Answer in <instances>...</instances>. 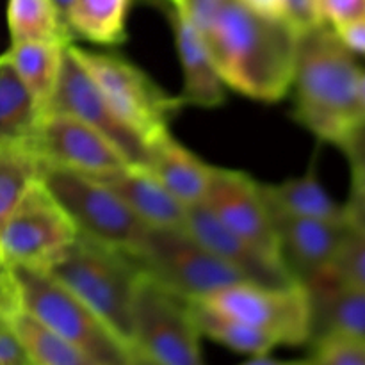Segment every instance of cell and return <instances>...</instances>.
I'll return each instance as SVG.
<instances>
[{
  "instance_id": "6da1fadb",
  "label": "cell",
  "mask_w": 365,
  "mask_h": 365,
  "mask_svg": "<svg viewBox=\"0 0 365 365\" xmlns=\"http://www.w3.org/2000/svg\"><path fill=\"white\" fill-rule=\"evenodd\" d=\"M299 31L227 0L205 38L225 86L246 98L280 102L291 91Z\"/></svg>"
},
{
  "instance_id": "7a4b0ae2",
  "label": "cell",
  "mask_w": 365,
  "mask_h": 365,
  "mask_svg": "<svg viewBox=\"0 0 365 365\" xmlns=\"http://www.w3.org/2000/svg\"><path fill=\"white\" fill-rule=\"evenodd\" d=\"M360 71L334 27L319 24L299 32L291 84L294 120L319 141L341 145L365 120Z\"/></svg>"
},
{
  "instance_id": "3957f363",
  "label": "cell",
  "mask_w": 365,
  "mask_h": 365,
  "mask_svg": "<svg viewBox=\"0 0 365 365\" xmlns=\"http://www.w3.org/2000/svg\"><path fill=\"white\" fill-rule=\"evenodd\" d=\"M43 271L82 299L132 348V299L141 274L134 257L77 234L66 252Z\"/></svg>"
},
{
  "instance_id": "277c9868",
  "label": "cell",
  "mask_w": 365,
  "mask_h": 365,
  "mask_svg": "<svg viewBox=\"0 0 365 365\" xmlns=\"http://www.w3.org/2000/svg\"><path fill=\"white\" fill-rule=\"evenodd\" d=\"M20 309L98 365H128L134 349L121 341L82 299L52 274L36 267H9Z\"/></svg>"
},
{
  "instance_id": "5b68a950",
  "label": "cell",
  "mask_w": 365,
  "mask_h": 365,
  "mask_svg": "<svg viewBox=\"0 0 365 365\" xmlns=\"http://www.w3.org/2000/svg\"><path fill=\"white\" fill-rule=\"evenodd\" d=\"M39 182L66 212L78 235L132 257L143 248L150 227L103 182L45 163Z\"/></svg>"
},
{
  "instance_id": "8992f818",
  "label": "cell",
  "mask_w": 365,
  "mask_h": 365,
  "mask_svg": "<svg viewBox=\"0 0 365 365\" xmlns=\"http://www.w3.org/2000/svg\"><path fill=\"white\" fill-rule=\"evenodd\" d=\"M200 341L191 302L141 271L132 299V349L157 365H205Z\"/></svg>"
},
{
  "instance_id": "52a82bcc",
  "label": "cell",
  "mask_w": 365,
  "mask_h": 365,
  "mask_svg": "<svg viewBox=\"0 0 365 365\" xmlns=\"http://www.w3.org/2000/svg\"><path fill=\"white\" fill-rule=\"evenodd\" d=\"M70 48L118 116L139 135L150 143L170 130L171 120L184 107L178 95H170L145 70L125 57L82 48L75 43H70Z\"/></svg>"
},
{
  "instance_id": "ba28073f",
  "label": "cell",
  "mask_w": 365,
  "mask_h": 365,
  "mask_svg": "<svg viewBox=\"0 0 365 365\" xmlns=\"http://www.w3.org/2000/svg\"><path fill=\"white\" fill-rule=\"evenodd\" d=\"M134 259L143 273L189 302L246 282L185 228H150Z\"/></svg>"
},
{
  "instance_id": "9c48e42d",
  "label": "cell",
  "mask_w": 365,
  "mask_h": 365,
  "mask_svg": "<svg viewBox=\"0 0 365 365\" xmlns=\"http://www.w3.org/2000/svg\"><path fill=\"white\" fill-rule=\"evenodd\" d=\"M269 335L278 346L310 342V302L303 284L260 285L235 282L203 299H195Z\"/></svg>"
},
{
  "instance_id": "30bf717a",
  "label": "cell",
  "mask_w": 365,
  "mask_h": 365,
  "mask_svg": "<svg viewBox=\"0 0 365 365\" xmlns=\"http://www.w3.org/2000/svg\"><path fill=\"white\" fill-rule=\"evenodd\" d=\"M75 237L70 217L38 180L0 230V264L46 269Z\"/></svg>"
},
{
  "instance_id": "8fae6325",
  "label": "cell",
  "mask_w": 365,
  "mask_h": 365,
  "mask_svg": "<svg viewBox=\"0 0 365 365\" xmlns=\"http://www.w3.org/2000/svg\"><path fill=\"white\" fill-rule=\"evenodd\" d=\"M46 113H63L82 121L116 146L130 166H146L148 141L118 116L102 89L73 56L70 45L64 48L59 81Z\"/></svg>"
},
{
  "instance_id": "7c38bea8",
  "label": "cell",
  "mask_w": 365,
  "mask_h": 365,
  "mask_svg": "<svg viewBox=\"0 0 365 365\" xmlns=\"http://www.w3.org/2000/svg\"><path fill=\"white\" fill-rule=\"evenodd\" d=\"M203 205L225 227L267 255L282 260L274 234L273 212L264 195L262 184L255 178L245 171L214 166L212 180Z\"/></svg>"
},
{
  "instance_id": "4fadbf2b",
  "label": "cell",
  "mask_w": 365,
  "mask_h": 365,
  "mask_svg": "<svg viewBox=\"0 0 365 365\" xmlns=\"http://www.w3.org/2000/svg\"><path fill=\"white\" fill-rule=\"evenodd\" d=\"M34 148L45 164L86 177H103L130 166L103 135L63 113L43 114Z\"/></svg>"
},
{
  "instance_id": "5bb4252c",
  "label": "cell",
  "mask_w": 365,
  "mask_h": 365,
  "mask_svg": "<svg viewBox=\"0 0 365 365\" xmlns=\"http://www.w3.org/2000/svg\"><path fill=\"white\" fill-rule=\"evenodd\" d=\"M184 228L221 262L234 269L242 280L274 287L299 284L292 278L282 260L267 255L225 227L203 203L187 207Z\"/></svg>"
},
{
  "instance_id": "9a60e30c",
  "label": "cell",
  "mask_w": 365,
  "mask_h": 365,
  "mask_svg": "<svg viewBox=\"0 0 365 365\" xmlns=\"http://www.w3.org/2000/svg\"><path fill=\"white\" fill-rule=\"evenodd\" d=\"M271 212L278 253L296 282L303 284L331 266L335 253L349 230L348 225L294 216L274 209H271Z\"/></svg>"
},
{
  "instance_id": "2e32d148",
  "label": "cell",
  "mask_w": 365,
  "mask_h": 365,
  "mask_svg": "<svg viewBox=\"0 0 365 365\" xmlns=\"http://www.w3.org/2000/svg\"><path fill=\"white\" fill-rule=\"evenodd\" d=\"M182 68V91L178 95L185 106L214 109L225 103L227 86L214 64L205 38L171 6L166 7Z\"/></svg>"
},
{
  "instance_id": "e0dca14e",
  "label": "cell",
  "mask_w": 365,
  "mask_h": 365,
  "mask_svg": "<svg viewBox=\"0 0 365 365\" xmlns=\"http://www.w3.org/2000/svg\"><path fill=\"white\" fill-rule=\"evenodd\" d=\"M303 285L310 302V342L328 335L365 339V291L339 280L330 269Z\"/></svg>"
},
{
  "instance_id": "ac0fdd59",
  "label": "cell",
  "mask_w": 365,
  "mask_h": 365,
  "mask_svg": "<svg viewBox=\"0 0 365 365\" xmlns=\"http://www.w3.org/2000/svg\"><path fill=\"white\" fill-rule=\"evenodd\" d=\"M146 170L184 207L198 205L205 200L212 180L214 166L175 139L170 130L148 143Z\"/></svg>"
},
{
  "instance_id": "d6986e66",
  "label": "cell",
  "mask_w": 365,
  "mask_h": 365,
  "mask_svg": "<svg viewBox=\"0 0 365 365\" xmlns=\"http://www.w3.org/2000/svg\"><path fill=\"white\" fill-rule=\"evenodd\" d=\"M93 178L113 189L150 228H184L187 207L182 205L146 168L125 166Z\"/></svg>"
},
{
  "instance_id": "ffe728a7",
  "label": "cell",
  "mask_w": 365,
  "mask_h": 365,
  "mask_svg": "<svg viewBox=\"0 0 365 365\" xmlns=\"http://www.w3.org/2000/svg\"><path fill=\"white\" fill-rule=\"evenodd\" d=\"M262 189L271 209L294 216L346 223L344 203H339L321 184L316 159L299 177L278 184H262Z\"/></svg>"
},
{
  "instance_id": "44dd1931",
  "label": "cell",
  "mask_w": 365,
  "mask_h": 365,
  "mask_svg": "<svg viewBox=\"0 0 365 365\" xmlns=\"http://www.w3.org/2000/svg\"><path fill=\"white\" fill-rule=\"evenodd\" d=\"M43 114L7 53H0V145L32 143Z\"/></svg>"
},
{
  "instance_id": "7402d4cb",
  "label": "cell",
  "mask_w": 365,
  "mask_h": 365,
  "mask_svg": "<svg viewBox=\"0 0 365 365\" xmlns=\"http://www.w3.org/2000/svg\"><path fill=\"white\" fill-rule=\"evenodd\" d=\"M70 45V43H68ZM66 45L50 41L11 43L7 50L18 77L31 91L41 114L48 110L61 73V63Z\"/></svg>"
},
{
  "instance_id": "603a6c76",
  "label": "cell",
  "mask_w": 365,
  "mask_h": 365,
  "mask_svg": "<svg viewBox=\"0 0 365 365\" xmlns=\"http://www.w3.org/2000/svg\"><path fill=\"white\" fill-rule=\"evenodd\" d=\"M132 0H73L66 24L73 39L98 46H118L127 41Z\"/></svg>"
},
{
  "instance_id": "cb8c5ba5",
  "label": "cell",
  "mask_w": 365,
  "mask_h": 365,
  "mask_svg": "<svg viewBox=\"0 0 365 365\" xmlns=\"http://www.w3.org/2000/svg\"><path fill=\"white\" fill-rule=\"evenodd\" d=\"M191 312L202 337L210 339L232 351L257 356L267 355L274 348H278V344L269 335L227 314L217 312L205 303L191 302Z\"/></svg>"
},
{
  "instance_id": "d4e9b609",
  "label": "cell",
  "mask_w": 365,
  "mask_h": 365,
  "mask_svg": "<svg viewBox=\"0 0 365 365\" xmlns=\"http://www.w3.org/2000/svg\"><path fill=\"white\" fill-rule=\"evenodd\" d=\"M41 168L43 160L32 143L0 145V230L39 180Z\"/></svg>"
},
{
  "instance_id": "484cf974",
  "label": "cell",
  "mask_w": 365,
  "mask_h": 365,
  "mask_svg": "<svg viewBox=\"0 0 365 365\" xmlns=\"http://www.w3.org/2000/svg\"><path fill=\"white\" fill-rule=\"evenodd\" d=\"M7 27L11 43L50 41L68 45L75 41L52 0H9Z\"/></svg>"
},
{
  "instance_id": "4316f807",
  "label": "cell",
  "mask_w": 365,
  "mask_h": 365,
  "mask_svg": "<svg viewBox=\"0 0 365 365\" xmlns=\"http://www.w3.org/2000/svg\"><path fill=\"white\" fill-rule=\"evenodd\" d=\"M9 327L20 339L31 365H98L82 349L50 331L24 310L11 317Z\"/></svg>"
},
{
  "instance_id": "83f0119b",
  "label": "cell",
  "mask_w": 365,
  "mask_h": 365,
  "mask_svg": "<svg viewBox=\"0 0 365 365\" xmlns=\"http://www.w3.org/2000/svg\"><path fill=\"white\" fill-rule=\"evenodd\" d=\"M309 365H365V339L328 335L310 342Z\"/></svg>"
},
{
  "instance_id": "f1b7e54d",
  "label": "cell",
  "mask_w": 365,
  "mask_h": 365,
  "mask_svg": "<svg viewBox=\"0 0 365 365\" xmlns=\"http://www.w3.org/2000/svg\"><path fill=\"white\" fill-rule=\"evenodd\" d=\"M328 269L339 280L365 291V234L349 228Z\"/></svg>"
},
{
  "instance_id": "f546056e",
  "label": "cell",
  "mask_w": 365,
  "mask_h": 365,
  "mask_svg": "<svg viewBox=\"0 0 365 365\" xmlns=\"http://www.w3.org/2000/svg\"><path fill=\"white\" fill-rule=\"evenodd\" d=\"M227 0H168L171 7L203 36L212 29Z\"/></svg>"
},
{
  "instance_id": "4dcf8cb0",
  "label": "cell",
  "mask_w": 365,
  "mask_h": 365,
  "mask_svg": "<svg viewBox=\"0 0 365 365\" xmlns=\"http://www.w3.org/2000/svg\"><path fill=\"white\" fill-rule=\"evenodd\" d=\"M319 24L341 27L365 16V0H314Z\"/></svg>"
},
{
  "instance_id": "1f68e13d",
  "label": "cell",
  "mask_w": 365,
  "mask_h": 365,
  "mask_svg": "<svg viewBox=\"0 0 365 365\" xmlns=\"http://www.w3.org/2000/svg\"><path fill=\"white\" fill-rule=\"evenodd\" d=\"M346 225L351 230L365 234V170L351 168L348 200L344 202Z\"/></svg>"
},
{
  "instance_id": "d6a6232c",
  "label": "cell",
  "mask_w": 365,
  "mask_h": 365,
  "mask_svg": "<svg viewBox=\"0 0 365 365\" xmlns=\"http://www.w3.org/2000/svg\"><path fill=\"white\" fill-rule=\"evenodd\" d=\"M20 302H18L16 285L11 277L9 267L0 264V324H9V319L18 312Z\"/></svg>"
},
{
  "instance_id": "836d02e7",
  "label": "cell",
  "mask_w": 365,
  "mask_h": 365,
  "mask_svg": "<svg viewBox=\"0 0 365 365\" xmlns=\"http://www.w3.org/2000/svg\"><path fill=\"white\" fill-rule=\"evenodd\" d=\"M0 365H31L20 339L9 324H0Z\"/></svg>"
},
{
  "instance_id": "e575fe53",
  "label": "cell",
  "mask_w": 365,
  "mask_h": 365,
  "mask_svg": "<svg viewBox=\"0 0 365 365\" xmlns=\"http://www.w3.org/2000/svg\"><path fill=\"white\" fill-rule=\"evenodd\" d=\"M348 159L351 168H364L365 170V120L360 121L351 132L344 138V141L337 146Z\"/></svg>"
},
{
  "instance_id": "d590c367",
  "label": "cell",
  "mask_w": 365,
  "mask_h": 365,
  "mask_svg": "<svg viewBox=\"0 0 365 365\" xmlns=\"http://www.w3.org/2000/svg\"><path fill=\"white\" fill-rule=\"evenodd\" d=\"M335 32L353 56H365V16L335 27Z\"/></svg>"
},
{
  "instance_id": "8d00e7d4",
  "label": "cell",
  "mask_w": 365,
  "mask_h": 365,
  "mask_svg": "<svg viewBox=\"0 0 365 365\" xmlns=\"http://www.w3.org/2000/svg\"><path fill=\"white\" fill-rule=\"evenodd\" d=\"M285 6H287L289 21L299 32L319 25L316 9H314V0H285Z\"/></svg>"
},
{
  "instance_id": "74e56055",
  "label": "cell",
  "mask_w": 365,
  "mask_h": 365,
  "mask_svg": "<svg viewBox=\"0 0 365 365\" xmlns=\"http://www.w3.org/2000/svg\"><path fill=\"white\" fill-rule=\"evenodd\" d=\"M252 13L271 20H289L285 0H237Z\"/></svg>"
},
{
  "instance_id": "f35d334b",
  "label": "cell",
  "mask_w": 365,
  "mask_h": 365,
  "mask_svg": "<svg viewBox=\"0 0 365 365\" xmlns=\"http://www.w3.org/2000/svg\"><path fill=\"white\" fill-rule=\"evenodd\" d=\"M239 365H309V362L305 360H278V359H271L269 353L267 355H257L252 356L246 362L239 364Z\"/></svg>"
},
{
  "instance_id": "ab89813d",
  "label": "cell",
  "mask_w": 365,
  "mask_h": 365,
  "mask_svg": "<svg viewBox=\"0 0 365 365\" xmlns=\"http://www.w3.org/2000/svg\"><path fill=\"white\" fill-rule=\"evenodd\" d=\"M71 2H73V0H52V4H53V6H56L57 13L61 14V18H63L64 24H66L68 11H70ZM66 27H68V24H66ZM68 31H70V29H68Z\"/></svg>"
},
{
  "instance_id": "60d3db41",
  "label": "cell",
  "mask_w": 365,
  "mask_h": 365,
  "mask_svg": "<svg viewBox=\"0 0 365 365\" xmlns=\"http://www.w3.org/2000/svg\"><path fill=\"white\" fill-rule=\"evenodd\" d=\"M128 365H157L155 362H152L150 359H146L145 355H141L139 351H132V359H130V364Z\"/></svg>"
},
{
  "instance_id": "b9f144b4",
  "label": "cell",
  "mask_w": 365,
  "mask_h": 365,
  "mask_svg": "<svg viewBox=\"0 0 365 365\" xmlns=\"http://www.w3.org/2000/svg\"><path fill=\"white\" fill-rule=\"evenodd\" d=\"M359 93H360V102H362V107H364V110H365V70H364V68H362V71H360Z\"/></svg>"
}]
</instances>
